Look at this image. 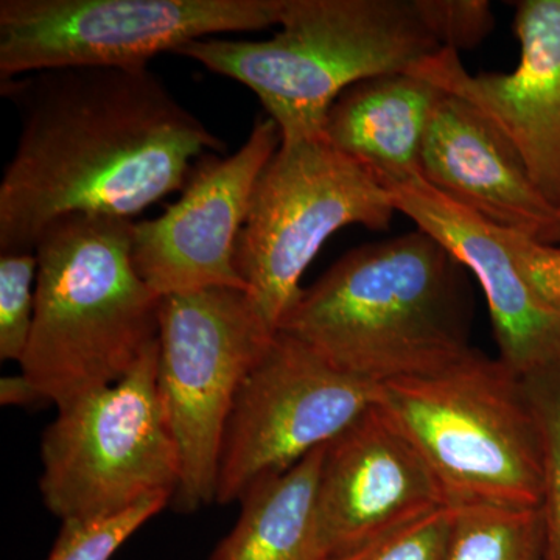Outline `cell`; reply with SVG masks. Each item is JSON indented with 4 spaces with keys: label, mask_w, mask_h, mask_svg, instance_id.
Returning a JSON list of instances; mask_svg holds the SVG:
<instances>
[{
    "label": "cell",
    "mask_w": 560,
    "mask_h": 560,
    "mask_svg": "<svg viewBox=\"0 0 560 560\" xmlns=\"http://www.w3.org/2000/svg\"><path fill=\"white\" fill-rule=\"evenodd\" d=\"M397 212L480 282L499 359L522 377L560 364V248L490 223L422 178L386 184Z\"/></svg>",
    "instance_id": "cell-11"
},
{
    "label": "cell",
    "mask_w": 560,
    "mask_h": 560,
    "mask_svg": "<svg viewBox=\"0 0 560 560\" xmlns=\"http://www.w3.org/2000/svg\"><path fill=\"white\" fill-rule=\"evenodd\" d=\"M38 257L32 253L0 254V359L21 363L35 320Z\"/></svg>",
    "instance_id": "cell-20"
},
{
    "label": "cell",
    "mask_w": 560,
    "mask_h": 560,
    "mask_svg": "<svg viewBox=\"0 0 560 560\" xmlns=\"http://www.w3.org/2000/svg\"><path fill=\"white\" fill-rule=\"evenodd\" d=\"M466 271L422 230L360 246L302 289L278 330L377 388L436 374L475 350Z\"/></svg>",
    "instance_id": "cell-2"
},
{
    "label": "cell",
    "mask_w": 560,
    "mask_h": 560,
    "mask_svg": "<svg viewBox=\"0 0 560 560\" xmlns=\"http://www.w3.org/2000/svg\"><path fill=\"white\" fill-rule=\"evenodd\" d=\"M167 506L168 500H151L109 517L61 522L46 560H110L125 541Z\"/></svg>",
    "instance_id": "cell-21"
},
{
    "label": "cell",
    "mask_w": 560,
    "mask_h": 560,
    "mask_svg": "<svg viewBox=\"0 0 560 560\" xmlns=\"http://www.w3.org/2000/svg\"><path fill=\"white\" fill-rule=\"evenodd\" d=\"M324 447L253 486L241 500L237 523L209 560H319L315 501Z\"/></svg>",
    "instance_id": "cell-17"
},
{
    "label": "cell",
    "mask_w": 560,
    "mask_h": 560,
    "mask_svg": "<svg viewBox=\"0 0 560 560\" xmlns=\"http://www.w3.org/2000/svg\"><path fill=\"white\" fill-rule=\"evenodd\" d=\"M46 401L36 386L24 374L11 375L0 381V404L3 407H32Z\"/></svg>",
    "instance_id": "cell-24"
},
{
    "label": "cell",
    "mask_w": 560,
    "mask_h": 560,
    "mask_svg": "<svg viewBox=\"0 0 560 560\" xmlns=\"http://www.w3.org/2000/svg\"><path fill=\"white\" fill-rule=\"evenodd\" d=\"M544 451L540 514L547 560H560V364L526 375Z\"/></svg>",
    "instance_id": "cell-19"
},
{
    "label": "cell",
    "mask_w": 560,
    "mask_h": 560,
    "mask_svg": "<svg viewBox=\"0 0 560 560\" xmlns=\"http://www.w3.org/2000/svg\"><path fill=\"white\" fill-rule=\"evenodd\" d=\"M276 331L245 290L162 298L156 386L179 455L171 503L176 511L190 514L215 503L232 405Z\"/></svg>",
    "instance_id": "cell-8"
},
{
    "label": "cell",
    "mask_w": 560,
    "mask_h": 560,
    "mask_svg": "<svg viewBox=\"0 0 560 560\" xmlns=\"http://www.w3.org/2000/svg\"><path fill=\"white\" fill-rule=\"evenodd\" d=\"M282 142L276 121L259 116L231 156L195 162L178 201L154 220L132 223L131 257L158 296L206 289L245 290L235 249L254 189Z\"/></svg>",
    "instance_id": "cell-12"
},
{
    "label": "cell",
    "mask_w": 560,
    "mask_h": 560,
    "mask_svg": "<svg viewBox=\"0 0 560 560\" xmlns=\"http://www.w3.org/2000/svg\"><path fill=\"white\" fill-rule=\"evenodd\" d=\"M158 341L124 378L57 408L40 440V497L61 522L172 503L179 455L158 394Z\"/></svg>",
    "instance_id": "cell-6"
},
{
    "label": "cell",
    "mask_w": 560,
    "mask_h": 560,
    "mask_svg": "<svg viewBox=\"0 0 560 560\" xmlns=\"http://www.w3.org/2000/svg\"><path fill=\"white\" fill-rule=\"evenodd\" d=\"M427 184L490 223L559 245L560 209L537 189L514 147L463 98L442 92L420 154Z\"/></svg>",
    "instance_id": "cell-15"
},
{
    "label": "cell",
    "mask_w": 560,
    "mask_h": 560,
    "mask_svg": "<svg viewBox=\"0 0 560 560\" xmlns=\"http://www.w3.org/2000/svg\"><path fill=\"white\" fill-rule=\"evenodd\" d=\"M448 506L539 508L544 451L525 378L477 349L447 370L378 388Z\"/></svg>",
    "instance_id": "cell-5"
},
{
    "label": "cell",
    "mask_w": 560,
    "mask_h": 560,
    "mask_svg": "<svg viewBox=\"0 0 560 560\" xmlns=\"http://www.w3.org/2000/svg\"><path fill=\"white\" fill-rule=\"evenodd\" d=\"M396 212L378 179L324 135L282 140L260 173L235 249L246 293L278 330L324 243L352 224L388 230Z\"/></svg>",
    "instance_id": "cell-7"
},
{
    "label": "cell",
    "mask_w": 560,
    "mask_h": 560,
    "mask_svg": "<svg viewBox=\"0 0 560 560\" xmlns=\"http://www.w3.org/2000/svg\"><path fill=\"white\" fill-rule=\"evenodd\" d=\"M456 508L444 506L334 560H451Z\"/></svg>",
    "instance_id": "cell-22"
},
{
    "label": "cell",
    "mask_w": 560,
    "mask_h": 560,
    "mask_svg": "<svg viewBox=\"0 0 560 560\" xmlns=\"http://www.w3.org/2000/svg\"><path fill=\"white\" fill-rule=\"evenodd\" d=\"M283 0H2L0 83L62 68H149L217 33L279 25Z\"/></svg>",
    "instance_id": "cell-9"
},
{
    "label": "cell",
    "mask_w": 560,
    "mask_h": 560,
    "mask_svg": "<svg viewBox=\"0 0 560 560\" xmlns=\"http://www.w3.org/2000/svg\"><path fill=\"white\" fill-rule=\"evenodd\" d=\"M441 95L408 72L359 81L331 105L324 138L382 186L422 178L420 154Z\"/></svg>",
    "instance_id": "cell-16"
},
{
    "label": "cell",
    "mask_w": 560,
    "mask_h": 560,
    "mask_svg": "<svg viewBox=\"0 0 560 560\" xmlns=\"http://www.w3.org/2000/svg\"><path fill=\"white\" fill-rule=\"evenodd\" d=\"M279 25L270 39L205 38L176 55L249 88L282 140L324 135L342 92L441 49L416 0H283Z\"/></svg>",
    "instance_id": "cell-4"
},
{
    "label": "cell",
    "mask_w": 560,
    "mask_h": 560,
    "mask_svg": "<svg viewBox=\"0 0 560 560\" xmlns=\"http://www.w3.org/2000/svg\"><path fill=\"white\" fill-rule=\"evenodd\" d=\"M521 62L510 73H469L440 49L408 73L463 98L514 147L537 189L560 209V0L515 2Z\"/></svg>",
    "instance_id": "cell-14"
},
{
    "label": "cell",
    "mask_w": 560,
    "mask_h": 560,
    "mask_svg": "<svg viewBox=\"0 0 560 560\" xmlns=\"http://www.w3.org/2000/svg\"><path fill=\"white\" fill-rule=\"evenodd\" d=\"M416 5L441 49H474L495 27L488 0H416Z\"/></svg>",
    "instance_id": "cell-23"
},
{
    "label": "cell",
    "mask_w": 560,
    "mask_h": 560,
    "mask_svg": "<svg viewBox=\"0 0 560 560\" xmlns=\"http://www.w3.org/2000/svg\"><path fill=\"white\" fill-rule=\"evenodd\" d=\"M135 221L55 220L35 246V320L22 374L55 407L124 378L160 337L161 301L131 257Z\"/></svg>",
    "instance_id": "cell-3"
},
{
    "label": "cell",
    "mask_w": 560,
    "mask_h": 560,
    "mask_svg": "<svg viewBox=\"0 0 560 560\" xmlns=\"http://www.w3.org/2000/svg\"><path fill=\"white\" fill-rule=\"evenodd\" d=\"M451 560H547L540 508H458Z\"/></svg>",
    "instance_id": "cell-18"
},
{
    "label": "cell",
    "mask_w": 560,
    "mask_h": 560,
    "mask_svg": "<svg viewBox=\"0 0 560 560\" xmlns=\"http://www.w3.org/2000/svg\"><path fill=\"white\" fill-rule=\"evenodd\" d=\"M444 506L429 464L377 399L324 447L315 501L318 558H341Z\"/></svg>",
    "instance_id": "cell-13"
},
{
    "label": "cell",
    "mask_w": 560,
    "mask_h": 560,
    "mask_svg": "<svg viewBox=\"0 0 560 560\" xmlns=\"http://www.w3.org/2000/svg\"><path fill=\"white\" fill-rule=\"evenodd\" d=\"M0 92L20 119L0 180V254L32 253L62 217L132 221L224 150L149 68L43 70Z\"/></svg>",
    "instance_id": "cell-1"
},
{
    "label": "cell",
    "mask_w": 560,
    "mask_h": 560,
    "mask_svg": "<svg viewBox=\"0 0 560 560\" xmlns=\"http://www.w3.org/2000/svg\"><path fill=\"white\" fill-rule=\"evenodd\" d=\"M377 399V386L350 377L298 338L276 331L232 405L215 503L241 501L253 486L290 470Z\"/></svg>",
    "instance_id": "cell-10"
}]
</instances>
